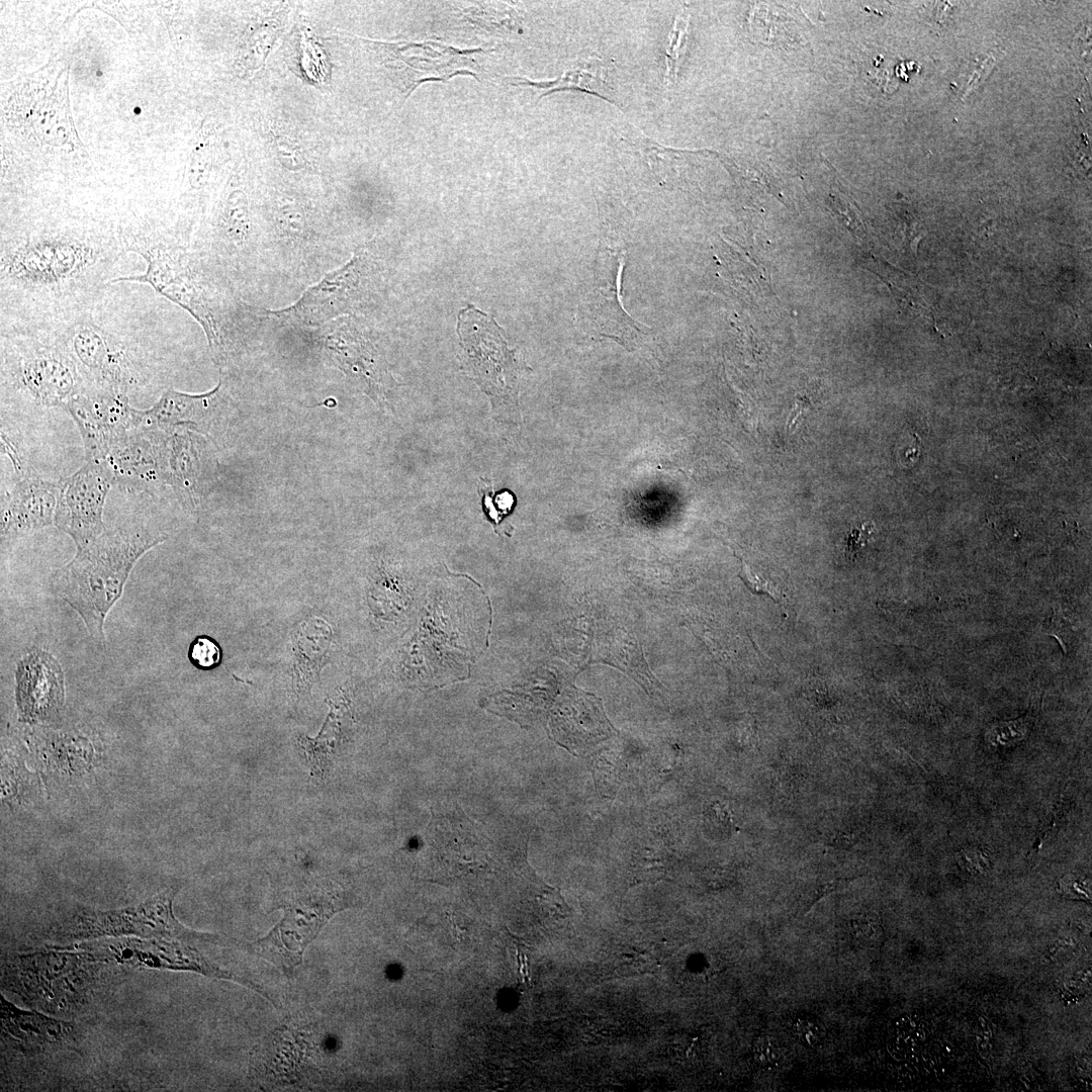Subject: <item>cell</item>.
I'll use <instances>...</instances> for the list:
<instances>
[{
	"label": "cell",
	"instance_id": "6da1fadb",
	"mask_svg": "<svg viewBox=\"0 0 1092 1092\" xmlns=\"http://www.w3.org/2000/svg\"><path fill=\"white\" fill-rule=\"evenodd\" d=\"M120 232L25 229L2 233L1 329L62 317L126 277Z\"/></svg>",
	"mask_w": 1092,
	"mask_h": 1092
},
{
	"label": "cell",
	"instance_id": "7a4b0ae2",
	"mask_svg": "<svg viewBox=\"0 0 1092 1092\" xmlns=\"http://www.w3.org/2000/svg\"><path fill=\"white\" fill-rule=\"evenodd\" d=\"M130 282L111 283L82 307L38 328L75 362L89 386L129 393L148 381L146 345L157 312L140 304ZM138 292V291H136Z\"/></svg>",
	"mask_w": 1092,
	"mask_h": 1092
},
{
	"label": "cell",
	"instance_id": "3957f363",
	"mask_svg": "<svg viewBox=\"0 0 1092 1092\" xmlns=\"http://www.w3.org/2000/svg\"><path fill=\"white\" fill-rule=\"evenodd\" d=\"M165 539L143 528L106 529L95 540L77 546L74 557L52 575V589L80 615L91 637L103 643L105 617L120 598L133 566Z\"/></svg>",
	"mask_w": 1092,
	"mask_h": 1092
},
{
	"label": "cell",
	"instance_id": "277c9868",
	"mask_svg": "<svg viewBox=\"0 0 1092 1092\" xmlns=\"http://www.w3.org/2000/svg\"><path fill=\"white\" fill-rule=\"evenodd\" d=\"M2 387L35 405L62 407L86 382L72 358L35 329L1 330Z\"/></svg>",
	"mask_w": 1092,
	"mask_h": 1092
},
{
	"label": "cell",
	"instance_id": "5b68a950",
	"mask_svg": "<svg viewBox=\"0 0 1092 1092\" xmlns=\"http://www.w3.org/2000/svg\"><path fill=\"white\" fill-rule=\"evenodd\" d=\"M175 889L148 901L116 910L84 909L63 921L54 932L58 940L73 941L101 936L138 935L142 938L179 940L192 943L207 936L181 925L172 911Z\"/></svg>",
	"mask_w": 1092,
	"mask_h": 1092
},
{
	"label": "cell",
	"instance_id": "8992f818",
	"mask_svg": "<svg viewBox=\"0 0 1092 1092\" xmlns=\"http://www.w3.org/2000/svg\"><path fill=\"white\" fill-rule=\"evenodd\" d=\"M456 331L462 348L460 360L467 375L493 403L514 401L520 365L493 316L468 304L458 313Z\"/></svg>",
	"mask_w": 1092,
	"mask_h": 1092
},
{
	"label": "cell",
	"instance_id": "52a82bcc",
	"mask_svg": "<svg viewBox=\"0 0 1092 1092\" xmlns=\"http://www.w3.org/2000/svg\"><path fill=\"white\" fill-rule=\"evenodd\" d=\"M114 484V476L103 461L87 460L75 473L59 481L54 525L76 546L98 538L106 530L103 511Z\"/></svg>",
	"mask_w": 1092,
	"mask_h": 1092
},
{
	"label": "cell",
	"instance_id": "ba28073f",
	"mask_svg": "<svg viewBox=\"0 0 1092 1092\" xmlns=\"http://www.w3.org/2000/svg\"><path fill=\"white\" fill-rule=\"evenodd\" d=\"M64 410L76 423L87 460H103L119 440L138 429L136 408L123 392L87 385Z\"/></svg>",
	"mask_w": 1092,
	"mask_h": 1092
},
{
	"label": "cell",
	"instance_id": "9c48e42d",
	"mask_svg": "<svg viewBox=\"0 0 1092 1092\" xmlns=\"http://www.w3.org/2000/svg\"><path fill=\"white\" fill-rule=\"evenodd\" d=\"M625 264L623 248L608 243L601 245L583 318L589 334L611 337L624 346H632L640 340L645 328L633 320L622 304L621 278Z\"/></svg>",
	"mask_w": 1092,
	"mask_h": 1092
},
{
	"label": "cell",
	"instance_id": "30bf717a",
	"mask_svg": "<svg viewBox=\"0 0 1092 1092\" xmlns=\"http://www.w3.org/2000/svg\"><path fill=\"white\" fill-rule=\"evenodd\" d=\"M19 719L29 723L60 714L65 699L64 671L49 652L33 649L21 657L15 670Z\"/></svg>",
	"mask_w": 1092,
	"mask_h": 1092
},
{
	"label": "cell",
	"instance_id": "8fae6325",
	"mask_svg": "<svg viewBox=\"0 0 1092 1092\" xmlns=\"http://www.w3.org/2000/svg\"><path fill=\"white\" fill-rule=\"evenodd\" d=\"M59 482L23 476L1 498V537L26 536L54 524Z\"/></svg>",
	"mask_w": 1092,
	"mask_h": 1092
},
{
	"label": "cell",
	"instance_id": "7c38bea8",
	"mask_svg": "<svg viewBox=\"0 0 1092 1092\" xmlns=\"http://www.w3.org/2000/svg\"><path fill=\"white\" fill-rule=\"evenodd\" d=\"M103 461L115 484L150 489L165 483L164 434L136 429L119 440Z\"/></svg>",
	"mask_w": 1092,
	"mask_h": 1092
},
{
	"label": "cell",
	"instance_id": "4fadbf2b",
	"mask_svg": "<svg viewBox=\"0 0 1092 1092\" xmlns=\"http://www.w3.org/2000/svg\"><path fill=\"white\" fill-rule=\"evenodd\" d=\"M98 948L104 959L120 964L153 969L188 970L232 979L229 973L205 960L191 943L184 941L126 938L108 941Z\"/></svg>",
	"mask_w": 1092,
	"mask_h": 1092
},
{
	"label": "cell",
	"instance_id": "5bb4252c",
	"mask_svg": "<svg viewBox=\"0 0 1092 1092\" xmlns=\"http://www.w3.org/2000/svg\"><path fill=\"white\" fill-rule=\"evenodd\" d=\"M220 401V384L204 394H187L168 388L150 408L135 410L138 429L170 432L178 426L197 424Z\"/></svg>",
	"mask_w": 1092,
	"mask_h": 1092
},
{
	"label": "cell",
	"instance_id": "9a60e30c",
	"mask_svg": "<svg viewBox=\"0 0 1092 1092\" xmlns=\"http://www.w3.org/2000/svg\"><path fill=\"white\" fill-rule=\"evenodd\" d=\"M354 263L328 275L290 308V314L305 325L315 326L339 315L347 308L357 278Z\"/></svg>",
	"mask_w": 1092,
	"mask_h": 1092
},
{
	"label": "cell",
	"instance_id": "2e32d148",
	"mask_svg": "<svg viewBox=\"0 0 1092 1092\" xmlns=\"http://www.w3.org/2000/svg\"><path fill=\"white\" fill-rule=\"evenodd\" d=\"M4 1029L22 1048L29 1051H53L70 1040L71 1026L37 1012L24 1011L1 998Z\"/></svg>",
	"mask_w": 1092,
	"mask_h": 1092
},
{
	"label": "cell",
	"instance_id": "e0dca14e",
	"mask_svg": "<svg viewBox=\"0 0 1092 1092\" xmlns=\"http://www.w3.org/2000/svg\"><path fill=\"white\" fill-rule=\"evenodd\" d=\"M608 64L601 59H588L574 69L566 71L556 80L530 81L516 78L514 84L527 85L544 90L540 98L562 90H578L614 102L612 88L607 81Z\"/></svg>",
	"mask_w": 1092,
	"mask_h": 1092
},
{
	"label": "cell",
	"instance_id": "ac0fdd59",
	"mask_svg": "<svg viewBox=\"0 0 1092 1092\" xmlns=\"http://www.w3.org/2000/svg\"><path fill=\"white\" fill-rule=\"evenodd\" d=\"M689 25V16L687 13L678 14L674 20L672 30L669 35L668 47L666 49V73L665 84L669 85L677 77L678 69L680 66L681 57L686 51L687 31Z\"/></svg>",
	"mask_w": 1092,
	"mask_h": 1092
},
{
	"label": "cell",
	"instance_id": "d6986e66",
	"mask_svg": "<svg viewBox=\"0 0 1092 1092\" xmlns=\"http://www.w3.org/2000/svg\"><path fill=\"white\" fill-rule=\"evenodd\" d=\"M188 657L191 663L202 670L213 669L221 661V649L217 642L208 636H198L190 644Z\"/></svg>",
	"mask_w": 1092,
	"mask_h": 1092
},
{
	"label": "cell",
	"instance_id": "ffe728a7",
	"mask_svg": "<svg viewBox=\"0 0 1092 1092\" xmlns=\"http://www.w3.org/2000/svg\"><path fill=\"white\" fill-rule=\"evenodd\" d=\"M853 938L867 947L878 946L883 938V928L879 917L874 913L858 914L850 920Z\"/></svg>",
	"mask_w": 1092,
	"mask_h": 1092
},
{
	"label": "cell",
	"instance_id": "44dd1931",
	"mask_svg": "<svg viewBox=\"0 0 1092 1092\" xmlns=\"http://www.w3.org/2000/svg\"><path fill=\"white\" fill-rule=\"evenodd\" d=\"M755 1064L764 1070L777 1067L782 1059V1050L778 1040L769 1035H761L753 1048Z\"/></svg>",
	"mask_w": 1092,
	"mask_h": 1092
},
{
	"label": "cell",
	"instance_id": "7402d4cb",
	"mask_svg": "<svg viewBox=\"0 0 1092 1092\" xmlns=\"http://www.w3.org/2000/svg\"><path fill=\"white\" fill-rule=\"evenodd\" d=\"M275 147L279 160L288 169L297 170L305 164L302 150L292 139L278 134L275 136Z\"/></svg>",
	"mask_w": 1092,
	"mask_h": 1092
},
{
	"label": "cell",
	"instance_id": "603a6c76",
	"mask_svg": "<svg viewBox=\"0 0 1092 1092\" xmlns=\"http://www.w3.org/2000/svg\"><path fill=\"white\" fill-rule=\"evenodd\" d=\"M248 220L243 195L241 193L231 195L225 210V226L228 234L232 236L234 232H242L243 229L247 226Z\"/></svg>",
	"mask_w": 1092,
	"mask_h": 1092
},
{
	"label": "cell",
	"instance_id": "cb8c5ba5",
	"mask_svg": "<svg viewBox=\"0 0 1092 1092\" xmlns=\"http://www.w3.org/2000/svg\"><path fill=\"white\" fill-rule=\"evenodd\" d=\"M873 526L870 524H862L859 528L853 529L848 533L846 538L845 553L849 558H853L860 547L867 542Z\"/></svg>",
	"mask_w": 1092,
	"mask_h": 1092
},
{
	"label": "cell",
	"instance_id": "d4e9b609",
	"mask_svg": "<svg viewBox=\"0 0 1092 1092\" xmlns=\"http://www.w3.org/2000/svg\"><path fill=\"white\" fill-rule=\"evenodd\" d=\"M811 1022L812 1021L810 1020H801L797 1022L795 1027L798 1036L803 1040L807 1041L808 1043L818 1041V1039L821 1037L819 1032L820 1029H814L813 1031H810L809 1027L811 1025Z\"/></svg>",
	"mask_w": 1092,
	"mask_h": 1092
},
{
	"label": "cell",
	"instance_id": "484cf974",
	"mask_svg": "<svg viewBox=\"0 0 1092 1092\" xmlns=\"http://www.w3.org/2000/svg\"><path fill=\"white\" fill-rule=\"evenodd\" d=\"M840 885H841V881H839V880H833V881H829L827 883H824L822 885H819L817 887L816 891H815L814 898H813L807 912H809L811 910V908L817 902H819L822 898H824V897L830 895L831 893L835 892L840 887Z\"/></svg>",
	"mask_w": 1092,
	"mask_h": 1092
},
{
	"label": "cell",
	"instance_id": "4316f807",
	"mask_svg": "<svg viewBox=\"0 0 1092 1092\" xmlns=\"http://www.w3.org/2000/svg\"><path fill=\"white\" fill-rule=\"evenodd\" d=\"M807 405L808 403L805 401V398L797 400L788 421V430H791L793 426L797 423L798 418L801 417L805 413V411H807Z\"/></svg>",
	"mask_w": 1092,
	"mask_h": 1092
}]
</instances>
